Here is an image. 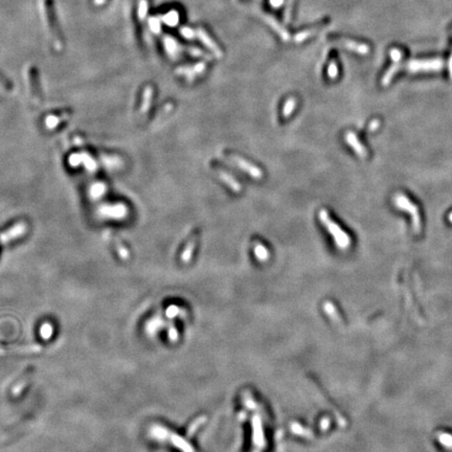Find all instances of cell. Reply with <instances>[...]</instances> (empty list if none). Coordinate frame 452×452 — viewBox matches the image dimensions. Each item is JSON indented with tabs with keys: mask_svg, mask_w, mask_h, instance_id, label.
Returning a JSON list of instances; mask_svg holds the SVG:
<instances>
[{
	"mask_svg": "<svg viewBox=\"0 0 452 452\" xmlns=\"http://www.w3.org/2000/svg\"><path fill=\"white\" fill-rule=\"evenodd\" d=\"M41 351V346L37 345V344H32V345H27V346H11L7 350L2 349L0 346V354H10V353H38Z\"/></svg>",
	"mask_w": 452,
	"mask_h": 452,
	"instance_id": "7c38bea8",
	"label": "cell"
},
{
	"mask_svg": "<svg viewBox=\"0 0 452 452\" xmlns=\"http://www.w3.org/2000/svg\"><path fill=\"white\" fill-rule=\"evenodd\" d=\"M254 254L260 261L265 262L269 258V251L267 248L262 245V244H257L254 246Z\"/></svg>",
	"mask_w": 452,
	"mask_h": 452,
	"instance_id": "2e32d148",
	"label": "cell"
},
{
	"mask_svg": "<svg viewBox=\"0 0 452 452\" xmlns=\"http://www.w3.org/2000/svg\"><path fill=\"white\" fill-rule=\"evenodd\" d=\"M295 107H296V100L294 99V97H290V99H288V101L285 103L284 107H283V116L289 117L293 113V111H294Z\"/></svg>",
	"mask_w": 452,
	"mask_h": 452,
	"instance_id": "9a60e30c",
	"label": "cell"
},
{
	"mask_svg": "<svg viewBox=\"0 0 452 452\" xmlns=\"http://www.w3.org/2000/svg\"><path fill=\"white\" fill-rule=\"evenodd\" d=\"M402 52L399 50V49H391L390 50V57L391 59H393V61H395L396 63H398L399 61H400V60L402 59Z\"/></svg>",
	"mask_w": 452,
	"mask_h": 452,
	"instance_id": "603a6c76",
	"label": "cell"
},
{
	"mask_svg": "<svg viewBox=\"0 0 452 452\" xmlns=\"http://www.w3.org/2000/svg\"><path fill=\"white\" fill-rule=\"evenodd\" d=\"M329 20L325 19V20H322L321 22H319L318 24H316L315 26H312L310 28H308V29H305V31L303 32H299L298 34H296V36L294 37V40L297 42V43H300V42H303L307 39H309V38L314 36L315 34H317L320 29L323 27V26H326V24L328 23Z\"/></svg>",
	"mask_w": 452,
	"mask_h": 452,
	"instance_id": "9c48e42d",
	"label": "cell"
},
{
	"mask_svg": "<svg viewBox=\"0 0 452 452\" xmlns=\"http://www.w3.org/2000/svg\"><path fill=\"white\" fill-rule=\"evenodd\" d=\"M194 248H195V241H191L190 243L187 244V246L184 248V251L181 254V260L184 263L190 262L193 252H194Z\"/></svg>",
	"mask_w": 452,
	"mask_h": 452,
	"instance_id": "d6986e66",
	"label": "cell"
},
{
	"mask_svg": "<svg viewBox=\"0 0 452 452\" xmlns=\"http://www.w3.org/2000/svg\"><path fill=\"white\" fill-rule=\"evenodd\" d=\"M448 219H449V221H450V222H452V213H450V214H449V216H448Z\"/></svg>",
	"mask_w": 452,
	"mask_h": 452,
	"instance_id": "f1b7e54d",
	"label": "cell"
},
{
	"mask_svg": "<svg viewBox=\"0 0 452 452\" xmlns=\"http://www.w3.org/2000/svg\"><path fill=\"white\" fill-rule=\"evenodd\" d=\"M438 441L442 444L444 447L452 448V435L446 432H439L438 433Z\"/></svg>",
	"mask_w": 452,
	"mask_h": 452,
	"instance_id": "ac0fdd59",
	"label": "cell"
},
{
	"mask_svg": "<svg viewBox=\"0 0 452 452\" xmlns=\"http://www.w3.org/2000/svg\"><path fill=\"white\" fill-rule=\"evenodd\" d=\"M228 160L231 161L233 164H236L241 171L245 172L246 174L252 177L253 179H262L263 172L260 168L257 167V165H254L250 163L249 161H247L243 159V158L238 157V156H230Z\"/></svg>",
	"mask_w": 452,
	"mask_h": 452,
	"instance_id": "5b68a950",
	"label": "cell"
},
{
	"mask_svg": "<svg viewBox=\"0 0 452 452\" xmlns=\"http://www.w3.org/2000/svg\"><path fill=\"white\" fill-rule=\"evenodd\" d=\"M205 70V64L204 63H199L196 66H194L193 68H180L177 70L178 73H186L188 75H196V74H200L203 71Z\"/></svg>",
	"mask_w": 452,
	"mask_h": 452,
	"instance_id": "5bb4252c",
	"label": "cell"
},
{
	"mask_svg": "<svg viewBox=\"0 0 452 452\" xmlns=\"http://www.w3.org/2000/svg\"><path fill=\"white\" fill-rule=\"evenodd\" d=\"M328 75H329V78L331 80H334L337 78V75H338V67H337V64L336 62L334 61V60H332V61H331L330 65H329V68H328Z\"/></svg>",
	"mask_w": 452,
	"mask_h": 452,
	"instance_id": "44dd1931",
	"label": "cell"
},
{
	"mask_svg": "<svg viewBox=\"0 0 452 452\" xmlns=\"http://www.w3.org/2000/svg\"><path fill=\"white\" fill-rule=\"evenodd\" d=\"M190 49V52L193 55V56H196V57H204L206 60H212V57L206 55L205 52H203L202 50H200L199 48H188Z\"/></svg>",
	"mask_w": 452,
	"mask_h": 452,
	"instance_id": "7402d4cb",
	"label": "cell"
},
{
	"mask_svg": "<svg viewBox=\"0 0 452 452\" xmlns=\"http://www.w3.org/2000/svg\"><path fill=\"white\" fill-rule=\"evenodd\" d=\"M181 32L183 33V35H184V36H186V37H188V38L194 37V36H195V34H196V33L193 31V29L188 28V27H184V28H182V29H181Z\"/></svg>",
	"mask_w": 452,
	"mask_h": 452,
	"instance_id": "484cf974",
	"label": "cell"
},
{
	"mask_svg": "<svg viewBox=\"0 0 452 452\" xmlns=\"http://www.w3.org/2000/svg\"><path fill=\"white\" fill-rule=\"evenodd\" d=\"M293 3H294V0H287V1H286V9L284 12V21L286 24H289V22L291 20Z\"/></svg>",
	"mask_w": 452,
	"mask_h": 452,
	"instance_id": "ffe728a7",
	"label": "cell"
},
{
	"mask_svg": "<svg viewBox=\"0 0 452 452\" xmlns=\"http://www.w3.org/2000/svg\"><path fill=\"white\" fill-rule=\"evenodd\" d=\"M196 35H197V36L199 37V39L201 40V42H203V44H204L207 48H209V50H212L218 58H221V57H222V51H221V49H220L219 46H218V45L214 42V40L212 39V38H210V37L207 35V33L204 31V29H203V28H198V29H197V32H196Z\"/></svg>",
	"mask_w": 452,
	"mask_h": 452,
	"instance_id": "ba28073f",
	"label": "cell"
},
{
	"mask_svg": "<svg viewBox=\"0 0 452 452\" xmlns=\"http://www.w3.org/2000/svg\"><path fill=\"white\" fill-rule=\"evenodd\" d=\"M44 12H45V16H46L47 24L49 27L52 40H54L60 46V45L62 44L63 40H62L61 32H60V28L58 25V20L56 17V12H55L54 3H52V0H45Z\"/></svg>",
	"mask_w": 452,
	"mask_h": 452,
	"instance_id": "277c9868",
	"label": "cell"
},
{
	"mask_svg": "<svg viewBox=\"0 0 452 452\" xmlns=\"http://www.w3.org/2000/svg\"><path fill=\"white\" fill-rule=\"evenodd\" d=\"M217 174H218V177H219L226 185L230 187L233 192L238 193L241 191V184L237 181L236 178H233L230 174H228V173H226L224 171H219Z\"/></svg>",
	"mask_w": 452,
	"mask_h": 452,
	"instance_id": "8fae6325",
	"label": "cell"
},
{
	"mask_svg": "<svg viewBox=\"0 0 452 452\" xmlns=\"http://www.w3.org/2000/svg\"><path fill=\"white\" fill-rule=\"evenodd\" d=\"M444 62L441 59L431 60H413L406 64H400V69H406L410 72L419 71H434L443 68Z\"/></svg>",
	"mask_w": 452,
	"mask_h": 452,
	"instance_id": "3957f363",
	"label": "cell"
},
{
	"mask_svg": "<svg viewBox=\"0 0 452 452\" xmlns=\"http://www.w3.org/2000/svg\"><path fill=\"white\" fill-rule=\"evenodd\" d=\"M284 0H270V3L273 6H280L283 3Z\"/></svg>",
	"mask_w": 452,
	"mask_h": 452,
	"instance_id": "4316f807",
	"label": "cell"
},
{
	"mask_svg": "<svg viewBox=\"0 0 452 452\" xmlns=\"http://www.w3.org/2000/svg\"><path fill=\"white\" fill-rule=\"evenodd\" d=\"M379 125H380V122H379V120H378V119H374L373 122L370 124V126H368V130H370V131H372V132H373V131H375V130L378 129V128H379Z\"/></svg>",
	"mask_w": 452,
	"mask_h": 452,
	"instance_id": "d4e9b609",
	"label": "cell"
},
{
	"mask_svg": "<svg viewBox=\"0 0 452 452\" xmlns=\"http://www.w3.org/2000/svg\"><path fill=\"white\" fill-rule=\"evenodd\" d=\"M334 42L342 47L348 48L352 51H355L360 55H366L368 54V51H370V47H368L366 44L357 43L356 41L345 39V38H334Z\"/></svg>",
	"mask_w": 452,
	"mask_h": 452,
	"instance_id": "8992f818",
	"label": "cell"
},
{
	"mask_svg": "<svg viewBox=\"0 0 452 452\" xmlns=\"http://www.w3.org/2000/svg\"><path fill=\"white\" fill-rule=\"evenodd\" d=\"M395 204L397 207L401 208L405 212H407L411 218H412V229L416 233H419L421 231V217H420V212L419 208L417 207L416 204L406 197V196L402 194H398L395 197Z\"/></svg>",
	"mask_w": 452,
	"mask_h": 452,
	"instance_id": "7a4b0ae2",
	"label": "cell"
},
{
	"mask_svg": "<svg viewBox=\"0 0 452 452\" xmlns=\"http://www.w3.org/2000/svg\"><path fill=\"white\" fill-rule=\"evenodd\" d=\"M319 220L325 225L327 230L331 233V236L333 237L336 245L340 248V249H345V248H348L350 246V237L340 228V226L331 219V217L326 209H321L319 212Z\"/></svg>",
	"mask_w": 452,
	"mask_h": 452,
	"instance_id": "6da1fadb",
	"label": "cell"
},
{
	"mask_svg": "<svg viewBox=\"0 0 452 452\" xmlns=\"http://www.w3.org/2000/svg\"><path fill=\"white\" fill-rule=\"evenodd\" d=\"M400 70V63H396L394 64L393 66H390V68L385 72V74L383 75V78H382V85L383 86H387L390 81L393 80V78L395 77V74Z\"/></svg>",
	"mask_w": 452,
	"mask_h": 452,
	"instance_id": "4fadbf2b",
	"label": "cell"
},
{
	"mask_svg": "<svg viewBox=\"0 0 452 452\" xmlns=\"http://www.w3.org/2000/svg\"><path fill=\"white\" fill-rule=\"evenodd\" d=\"M449 72H450V77L452 79V56H451V59L449 61Z\"/></svg>",
	"mask_w": 452,
	"mask_h": 452,
	"instance_id": "83f0119b",
	"label": "cell"
},
{
	"mask_svg": "<svg viewBox=\"0 0 452 452\" xmlns=\"http://www.w3.org/2000/svg\"><path fill=\"white\" fill-rule=\"evenodd\" d=\"M52 333H54V327H52L51 323L44 322L40 328V336L45 340H47L52 336Z\"/></svg>",
	"mask_w": 452,
	"mask_h": 452,
	"instance_id": "e0dca14e",
	"label": "cell"
},
{
	"mask_svg": "<svg viewBox=\"0 0 452 452\" xmlns=\"http://www.w3.org/2000/svg\"><path fill=\"white\" fill-rule=\"evenodd\" d=\"M263 18H264V20H265V21L267 22L268 25H270L271 27H272V28L274 29V31H275L278 35L281 36V38H282L283 40L288 41V40L290 39V36H289L288 32L286 31V29H285L280 23H278V22H277L272 16H270V15L264 14V15H263Z\"/></svg>",
	"mask_w": 452,
	"mask_h": 452,
	"instance_id": "30bf717a",
	"label": "cell"
},
{
	"mask_svg": "<svg viewBox=\"0 0 452 452\" xmlns=\"http://www.w3.org/2000/svg\"><path fill=\"white\" fill-rule=\"evenodd\" d=\"M345 140L346 142H348V145L354 149V151H355L356 154L360 157H366L367 156V151L366 149L364 148V146L361 144L360 140L358 139L357 137V135L354 133V132H351L349 131L348 133L345 134Z\"/></svg>",
	"mask_w": 452,
	"mask_h": 452,
	"instance_id": "52a82bcc",
	"label": "cell"
},
{
	"mask_svg": "<svg viewBox=\"0 0 452 452\" xmlns=\"http://www.w3.org/2000/svg\"><path fill=\"white\" fill-rule=\"evenodd\" d=\"M25 384H26L25 381H22V382H20V383L18 384L17 386H15V387L13 388V394H14V396H18V395L21 393V391L23 390V388L25 387Z\"/></svg>",
	"mask_w": 452,
	"mask_h": 452,
	"instance_id": "cb8c5ba5",
	"label": "cell"
}]
</instances>
